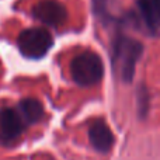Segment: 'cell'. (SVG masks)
I'll list each match as a JSON object with an SVG mask.
<instances>
[{
    "label": "cell",
    "mask_w": 160,
    "mask_h": 160,
    "mask_svg": "<svg viewBox=\"0 0 160 160\" xmlns=\"http://www.w3.org/2000/svg\"><path fill=\"white\" fill-rule=\"evenodd\" d=\"M88 139L90 143L97 152L107 153L114 145V135L110 127L102 119H97L88 128Z\"/></svg>",
    "instance_id": "obj_7"
},
{
    "label": "cell",
    "mask_w": 160,
    "mask_h": 160,
    "mask_svg": "<svg viewBox=\"0 0 160 160\" xmlns=\"http://www.w3.org/2000/svg\"><path fill=\"white\" fill-rule=\"evenodd\" d=\"M32 14L37 20L47 25L58 27L66 21V8L56 0H42L38 4H35Z\"/></svg>",
    "instance_id": "obj_5"
},
{
    "label": "cell",
    "mask_w": 160,
    "mask_h": 160,
    "mask_svg": "<svg viewBox=\"0 0 160 160\" xmlns=\"http://www.w3.org/2000/svg\"><path fill=\"white\" fill-rule=\"evenodd\" d=\"M27 127L17 108L0 110V145L10 146L16 143Z\"/></svg>",
    "instance_id": "obj_4"
},
{
    "label": "cell",
    "mask_w": 160,
    "mask_h": 160,
    "mask_svg": "<svg viewBox=\"0 0 160 160\" xmlns=\"http://www.w3.org/2000/svg\"><path fill=\"white\" fill-rule=\"evenodd\" d=\"M117 0H93V8L96 16L102 22L114 21L112 8L115 7Z\"/></svg>",
    "instance_id": "obj_9"
},
{
    "label": "cell",
    "mask_w": 160,
    "mask_h": 160,
    "mask_svg": "<svg viewBox=\"0 0 160 160\" xmlns=\"http://www.w3.org/2000/svg\"><path fill=\"white\" fill-rule=\"evenodd\" d=\"M53 44L52 35L44 28H28L18 37V49L25 58L39 59L44 58Z\"/></svg>",
    "instance_id": "obj_3"
},
{
    "label": "cell",
    "mask_w": 160,
    "mask_h": 160,
    "mask_svg": "<svg viewBox=\"0 0 160 160\" xmlns=\"http://www.w3.org/2000/svg\"><path fill=\"white\" fill-rule=\"evenodd\" d=\"M138 11L152 35H160V0H136Z\"/></svg>",
    "instance_id": "obj_6"
},
{
    "label": "cell",
    "mask_w": 160,
    "mask_h": 160,
    "mask_svg": "<svg viewBox=\"0 0 160 160\" xmlns=\"http://www.w3.org/2000/svg\"><path fill=\"white\" fill-rule=\"evenodd\" d=\"M44 160H53V159H51V158H47V159H44Z\"/></svg>",
    "instance_id": "obj_10"
},
{
    "label": "cell",
    "mask_w": 160,
    "mask_h": 160,
    "mask_svg": "<svg viewBox=\"0 0 160 160\" xmlns=\"http://www.w3.org/2000/svg\"><path fill=\"white\" fill-rule=\"evenodd\" d=\"M18 112L25 124H35L44 117V107L37 98H24L18 104Z\"/></svg>",
    "instance_id": "obj_8"
},
{
    "label": "cell",
    "mask_w": 160,
    "mask_h": 160,
    "mask_svg": "<svg viewBox=\"0 0 160 160\" xmlns=\"http://www.w3.org/2000/svg\"><path fill=\"white\" fill-rule=\"evenodd\" d=\"M142 44L133 38L118 35L112 45V66L124 82H131L135 73L136 62L142 55Z\"/></svg>",
    "instance_id": "obj_1"
},
{
    "label": "cell",
    "mask_w": 160,
    "mask_h": 160,
    "mask_svg": "<svg viewBox=\"0 0 160 160\" xmlns=\"http://www.w3.org/2000/svg\"><path fill=\"white\" fill-rule=\"evenodd\" d=\"M104 66L100 56L94 52H83L75 56L70 63V75L79 86L88 87L102 79Z\"/></svg>",
    "instance_id": "obj_2"
}]
</instances>
